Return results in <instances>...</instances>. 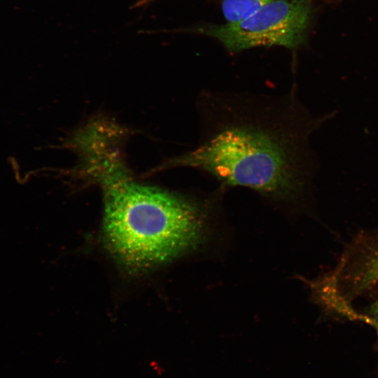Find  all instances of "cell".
Listing matches in <instances>:
<instances>
[{"mask_svg":"<svg viewBox=\"0 0 378 378\" xmlns=\"http://www.w3.org/2000/svg\"><path fill=\"white\" fill-rule=\"evenodd\" d=\"M196 107L197 144L160 169H197L223 189L244 187L287 203L312 191L319 162L311 137L336 111L314 114L294 85L280 94L203 90Z\"/></svg>","mask_w":378,"mask_h":378,"instance_id":"cell-1","label":"cell"},{"mask_svg":"<svg viewBox=\"0 0 378 378\" xmlns=\"http://www.w3.org/2000/svg\"><path fill=\"white\" fill-rule=\"evenodd\" d=\"M105 189L104 234L125 266L147 269L200 246L208 203L127 179Z\"/></svg>","mask_w":378,"mask_h":378,"instance_id":"cell-2","label":"cell"},{"mask_svg":"<svg viewBox=\"0 0 378 378\" xmlns=\"http://www.w3.org/2000/svg\"><path fill=\"white\" fill-rule=\"evenodd\" d=\"M313 15V0H274L244 20L201 31L232 52L258 46L296 48L305 41Z\"/></svg>","mask_w":378,"mask_h":378,"instance_id":"cell-3","label":"cell"},{"mask_svg":"<svg viewBox=\"0 0 378 378\" xmlns=\"http://www.w3.org/2000/svg\"><path fill=\"white\" fill-rule=\"evenodd\" d=\"M125 133L113 122L97 119L73 136L69 146L79 154L80 172L104 188L128 179L120 145Z\"/></svg>","mask_w":378,"mask_h":378,"instance_id":"cell-4","label":"cell"},{"mask_svg":"<svg viewBox=\"0 0 378 378\" xmlns=\"http://www.w3.org/2000/svg\"><path fill=\"white\" fill-rule=\"evenodd\" d=\"M274 0H222V12L227 23L244 20Z\"/></svg>","mask_w":378,"mask_h":378,"instance_id":"cell-5","label":"cell"},{"mask_svg":"<svg viewBox=\"0 0 378 378\" xmlns=\"http://www.w3.org/2000/svg\"><path fill=\"white\" fill-rule=\"evenodd\" d=\"M356 282L359 288L378 284V251L360 269L356 275Z\"/></svg>","mask_w":378,"mask_h":378,"instance_id":"cell-6","label":"cell"},{"mask_svg":"<svg viewBox=\"0 0 378 378\" xmlns=\"http://www.w3.org/2000/svg\"><path fill=\"white\" fill-rule=\"evenodd\" d=\"M150 368L158 375H162L163 372V368L161 367V365L159 364L158 362L153 360L150 362Z\"/></svg>","mask_w":378,"mask_h":378,"instance_id":"cell-7","label":"cell"}]
</instances>
